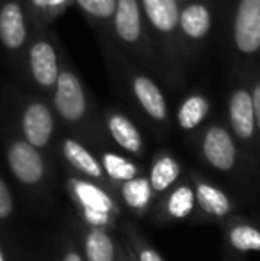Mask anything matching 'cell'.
<instances>
[{"label": "cell", "instance_id": "obj_23", "mask_svg": "<svg viewBox=\"0 0 260 261\" xmlns=\"http://www.w3.org/2000/svg\"><path fill=\"white\" fill-rule=\"evenodd\" d=\"M104 167L107 174L114 179H132L135 176V167L123 156L107 153L104 156Z\"/></svg>", "mask_w": 260, "mask_h": 261}, {"label": "cell", "instance_id": "obj_17", "mask_svg": "<svg viewBox=\"0 0 260 261\" xmlns=\"http://www.w3.org/2000/svg\"><path fill=\"white\" fill-rule=\"evenodd\" d=\"M87 261H112L114 259V245L104 231H91L86 240Z\"/></svg>", "mask_w": 260, "mask_h": 261}, {"label": "cell", "instance_id": "obj_28", "mask_svg": "<svg viewBox=\"0 0 260 261\" xmlns=\"http://www.w3.org/2000/svg\"><path fill=\"white\" fill-rule=\"evenodd\" d=\"M139 259L141 261H162V258H160L155 251H152V249H145V251H141Z\"/></svg>", "mask_w": 260, "mask_h": 261}, {"label": "cell", "instance_id": "obj_4", "mask_svg": "<svg viewBox=\"0 0 260 261\" xmlns=\"http://www.w3.org/2000/svg\"><path fill=\"white\" fill-rule=\"evenodd\" d=\"M207 160L219 171H228L235 162V146L223 128H210L203 142Z\"/></svg>", "mask_w": 260, "mask_h": 261}, {"label": "cell", "instance_id": "obj_3", "mask_svg": "<svg viewBox=\"0 0 260 261\" xmlns=\"http://www.w3.org/2000/svg\"><path fill=\"white\" fill-rule=\"evenodd\" d=\"M9 165L25 183H36L43 176V162L31 142H16L9 149Z\"/></svg>", "mask_w": 260, "mask_h": 261}, {"label": "cell", "instance_id": "obj_30", "mask_svg": "<svg viewBox=\"0 0 260 261\" xmlns=\"http://www.w3.org/2000/svg\"><path fill=\"white\" fill-rule=\"evenodd\" d=\"M63 261H82L79 254H75V252H69V254H66V258Z\"/></svg>", "mask_w": 260, "mask_h": 261}, {"label": "cell", "instance_id": "obj_25", "mask_svg": "<svg viewBox=\"0 0 260 261\" xmlns=\"http://www.w3.org/2000/svg\"><path fill=\"white\" fill-rule=\"evenodd\" d=\"M11 210H13V201H11L9 190H7V187L0 179V219L9 215Z\"/></svg>", "mask_w": 260, "mask_h": 261}, {"label": "cell", "instance_id": "obj_19", "mask_svg": "<svg viewBox=\"0 0 260 261\" xmlns=\"http://www.w3.org/2000/svg\"><path fill=\"white\" fill-rule=\"evenodd\" d=\"M150 194H152V185L146 178L127 179V183L123 185V197L132 208L146 206L150 201Z\"/></svg>", "mask_w": 260, "mask_h": 261}, {"label": "cell", "instance_id": "obj_29", "mask_svg": "<svg viewBox=\"0 0 260 261\" xmlns=\"http://www.w3.org/2000/svg\"><path fill=\"white\" fill-rule=\"evenodd\" d=\"M36 2H38L39 6H56V4H61V2H64V0H36Z\"/></svg>", "mask_w": 260, "mask_h": 261}, {"label": "cell", "instance_id": "obj_9", "mask_svg": "<svg viewBox=\"0 0 260 261\" xmlns=\"http://www.w3.org/2000/svg\"><path fill=\"white\" fill-rule=\"evenodd\" d=\"M134 91L137 94L141 105L145 107V110L155 119H164L166 117V103H164V98L160 94L159 87L152 82V80L145 79V76H139L134 82Z\"/></svg>", "mask_w": 260, "mask_h": 261}, {"label": "cell", "instance_id": "obj_14", "mask_svg": "<svg viewBox=\"0 0 260 261\" xmlns=\"http://www.w3.org/2000/svg\"><path fill=\"white\" fill-rule=\"evenodd\" d=\"M196 196H198V201H200L201 208H203L207 213H210V215L223 217L230 212L228 197H226L219 189H216V187L200 183V185H198Z\"/></svg>", "mask_w": 260, "mask_h": 261}, {"label": "cell", "instance_id": "obj_8", "mask_svg": "<svg viewBox=\"0 0 260 261\" xmlns=\"http://www.w3.org/2000/svg\"><path fill=\"white\" fill-rule=\"evenodd\" d=\"M31 68L41 86H52L57 80V59L49 43H36L31 50Z\"/></svg>", "mask_w": 260, "mask_h": 261}, {"label": "cell", "instance_id": "obj_10", "mask_svg": "<svg viewBox=\"0 0 260 261\" xmlns=\"http://www.w3.org/2000/svg\"><path fill=\"white\" fill-rule=\"evenodd\" d=\"M148 18L157 29L170 32L178 21V7L175 0H143Z\"/></svg>", "mask_w": 260, "mask_h": 261}, {"label": "cell", "instance_id": "obj_11", "mask_svg": "<svg viewBox=\"0 0 260 261\" xmlns=\"http://www.w3.org/2000/svg\"><path fill=\"white\" fill-rule=\"evenodd\" d=\"M116 29L125 41H135L139 38V9L135 0H120L116 13Z\"/></svg>", "mask_w": 260, "mask_h": 261}, {"label": "cell", "instance_id": "obj_6", "mask_svg": "<svg viewBox=\"0 0 260 261\" xmlns=\"http://www.w3.org/2000/svg\"><path fill=\"white\" fill-rule=\"evenodd\" d=\"M230 121H232L233 132L241 139H250L255 128V112L253 101L246 91H239L233 94L230 101Z\"/></svg>", "mask_w": 260, "mask_h": 261}, {"label": "cell", "instance_id": "obj_31", "mask_svg": "<svg viewBox=\"0 0 260 261\" xmlns=\"http://www.w3.org/2000/svg\"><path fill=\"white\" fill-rule=\"evenodd\" d=\"M0 261H4V258H2V252H0Z\"/></svg>", "mask_w": 260, "mask_h": 261}, {"label": "cell", "instance_id": "obj_2", "mask_svg": "<svg viewBox=\"0 0 260 261\" xmlns=\"http://www.w3.org/2000/svg\"><path fill=\"white\" fill-rule=\"evenodd\" d=\"M56 105L61 116L69 121L80 119L86 110V98H84L82 87L72 73H61L57 76Z\"/></svg>", "mask_w": 260, "mask_h": 261}, {"label": "cell", "instance_id": "obj_27", "mask_svg": "<svg viewBox=\"0 0 260 261\" xmlns=\"http://www.w3.org/2000/svg\"><path fill=\"white\" fill-rule=\"evenodd\" d=\"M251 101H253L255 123H257V126L260 128V84H258L257 87H255V93H253V98H251Z\"/></svg>", "mask_w": 260, "mask_h": 261}, {"label": "cell", "instance_id": "obj_12", "mask_svg": "<svg viewBox=\"0 0 260 261\" xmlns=\"http://www.w3.org/2000/svg\"><path fill=\"white\" fill-rule=\"evenodd\" d=\"M109 130H111L114 141L127 151L139 153L141 151V135L137 128L123 116H112L109 121Z\"/></svg>", "mask_w": 260, "mask_h": 261}, {"label": "cell", "instance_id": "obj_5", "mask_svg": "<svg viewBox=\"0 0 260 261\" xmlns=\"http://www.w3.org/2000/svg\"><path fill=\"white\" fill-rule=\"evenodd\" d=\"M23 132L32 146H45L52 135V116L41 103H34L25 110Z\"/></svg>", "mask_w": 260, "mask_h": 261}, {"label": "cell", "instance_id": "obj_1", "mask_svg": "<svg viewBox=\"0 0 260 261\" xmlns=\"http://www.w3.org/2000/svg\"><path fill=\"white\" fill-rule=\"evenodd\" d=\"M235 43L241 52L260 48V0H243L235 20Z\"/></svg>", "mask_w": 260, "mask_h": 261}, {"label": "cell", "instance_id": "obj_22", "mask_svg": "<svg viewBox=\"0 0 260 261\" xmlns=\"http://www.w3.org/2000/svg\"><path fill=\"white\" fill-rule=\"evenodd\" d=\"M195 206V194L189 187H180L171 194L170 201H168V212L175 219H184L193 212Z\"/></svg>", "mask_w": 260, "mask_h": 261}, {"label": "cell", "instance_id": "obj_24", "mask_svg": "<svg viewBox=\"0 0 260 261\" xmlns=\"http://www.w3.org/2000/svg\"><path fill=\"white\" fill-rule=\"evenodd\" d=\"M79 4L87 13L102 18L111 16L116 9V0H79Z\"/></svg>", "mask_w": 260, "mask_h": 261}, {"label": "cell", "instance_id": "obj_13", "mask_svg": "<svg viewBox=\"0 0 260 261\" xmlns=\"http://www.w3.org/2000/svg\"><path fill=\"white\" fill-rule=\"evenodd\" d=\"M73 187H75V194L84 208L100 210V212H107V213L112 212V201L107 194H104V190L84 181H75Z\"/></svg>", "mask_w": 260, "mask_h": 261}, {"label": "cell", "instance_id": "obj_20", "mask_svg": "<svg viewBox=\"0 0 260 261\" xmlns=\"http://www.w3.org/2000/svg\"><path fill=\"white\" fill-rule=\"evenodd\" d=\"M207 110L208 105L201 96H193L189 100H185V103L182 105L180 112H178V121H180L182 128L191 130V128L198 126L205 117V114H207Z\"/></svg>", "mask_w": 260, "mask_h": 261}, {"label": "cell", "instance_id": "obj_7", "mask_svg": "<svg viewBox=\"0 0 260 261\" xmlns=\"http://www.w3.org/2000/svg\"><path fill=\"white\" fill-rule=\"evenodd\" d=\"M0 38L7 48H18L25 39L23 14L18 4L9 2L0 11Z\"/></svg>", "mask_w": 260, "mask_h": 261}, {"label": "cell", "instance_id": "obj_21", "mask_svg": "<svg viewBox=\"0 0 260 261\" xmlns=\"http://www.w3.org/2000/svg\"><path fill=\"white\" fill-rule=\"evenodd\" d=\"M230 244L241 252L260 251V231L251 226H235L230 231Z\"/></svg>", "mask_w": 260, "mask_h": 261}, {"label": "cell", "instance_id": "obj_26", "mask_svg": "<svg viewBox=\"0 0 260 261\" xmlns=\"http://www.w3.org/2000/svg\"><path fill=\"white\" fill-rule=\"evenodd\" d=\"M84 215H86V219L89 220L91 224H94V226H102V224H107L109 222V213L107 212L84 208Z\"/></svg>", "mask_w": 260, "mask_h": 261}, {"label": "cell", "instance_id": "obj_18", "mask_svg": "<svg viewBox=\"0 0 260 261\" xmlns=\"http://www.w3.org/2000/svg\"><path fill=\"white\" fill-rule=\"evenodd\" d=\"M178 172V164L173 160L171 156H162L152 169V178H150V185H152L153 190L157 192H162L166 190L171 183L177 179Z\"/></svg>", "mask_w": 260, "mask_h": 261}, {"label": "cell", "instance_id": "obj_15", "mask_svg": "<svg viewBox=\"0 0 260 261\" xmlns=\"http://www.w3.org/2000/svg\"><path fill=\"white\" fill-rule=\"evenodd\" d=\"M64 155L77 169H79V171L86 172L87 176L98 178V176L102 174L100 164H98V162L89 155V151H86L79 142L66 141L64 142Z\"/></svg>", "mask_w": 260, "mask_h": 261}, {"label": "cell", "instance_id": "obj_16", "mask_svg": "<svg viewBox=\"0 0 260 261\" xmlns=\"http://www.w3.org/2000/svg\"><path fill=\"white\" fill-rule=\"evenodd\" d=\"M182 29L191 38H201L207 34L208 25H210V16L208 11L203 6H189L180 16Z\"/></svg>", "mask_w": 260, "mask_h": 261}]
</instances>
